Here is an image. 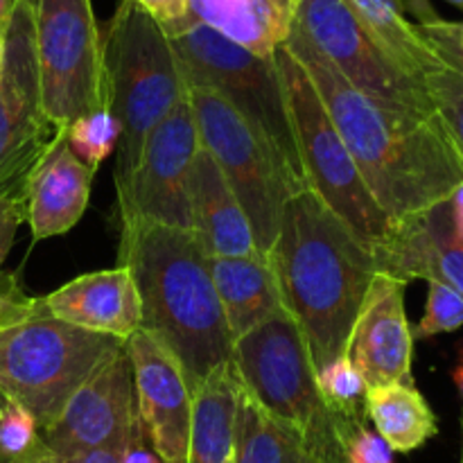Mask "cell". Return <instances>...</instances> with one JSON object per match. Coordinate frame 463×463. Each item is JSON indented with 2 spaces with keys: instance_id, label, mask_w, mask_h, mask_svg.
Listing matches in <instances>:
<instances>
[{
  "instance_id": "1f68e13d",
  "label": "cell",
  "mask_w": 463,
  "mask_h": 463,
  "mask_svg": "<svg viewBox=\"0 0 463 463\" xmlns=\"http://www.w3.org/2000/svg\"><path fill=\"white\" fill-rule=\"evenodd\" d=\"M36 310H39V298L27 297L18 285L16 276L5 274L0 269V330L30 319L36 315Z\"/></svg>"
},
{
  "instance_id": "d590c367",
  "label": "cell",
  "mask_w": 463,
  "mask_h": 463,
  "mask_svg": "<svg viewBox=\"0 0 463 463\" xmlns=\"http://www.w3.org/2000/svg\"><path fill=\"white\" fill-rule=\"evenodd\" d=\"M147 14H152L163 27H172L188 18V0H136Z\"/></svg>"
},
{
  "instance_id": "e575fe53",
  "label": "cell",
  "mask_w": 463,
  "mask_h": 463,
  "mask_svg": "<svg viewBox=\"0 0 463 463\" xmlns=\"http://www.w3.org/2000/svg\"><path fill=\"white\" fill-rule=\"evenodd\" d=\"M23 222H25V197L0 194V265L9 256V249Z\"/></svg>"
},
{
  "instance_id": "8992f818",
  "label": "cell",
  "mask_w": 463,
  "mask_h": 463,
  "mask_svg": "<svg viewBox=\"0 0 463 463\" xmlns=\"http://www.w3.org/2000/svg\"><path fill=\"white\" fill-rule=\"evenodd\" d=\"M188 89L220 95L279 161L292 193L306 190L288 111V95L274 57H258L220 32L184 18L165 27Z\"/></svg>"
},
{
  "instance_id": "ba28073f",
  "label": "cell",
  "mask_w": 463,
  "mask_h": 463,
  "mask_svg": "<svg viewBox=\"0 0 463 463\" xmlns=\"http://www.w3.org/2000/svg\"><path fill=\"white\" fill-rule=\"evenodd\" d=\"M125 351V342L52 319L43 310L0 330V393L48 428L72 393Z\"/></svg>"
},
{
  "instance_id": "484cf974",
  "label": "cell",
  "mask_w": 463,
  "mask_h": 463,
  "mask_svg": "<svg viewBox=\"0 0 463 463\" xmlns=\"http://www.w3.org/2000/svg\"><path fill=\"white\" fill-rule=\"evenodd\" d=\"M242 387V384H240ZM231 463H321L294 434L280 428L247 392H240Z\"/></svg>"
},
{
  "instance_id": "e0dca14e",
  "label": "cell",
  "mask_w": 463,
  "mask_h": 463,
  "mask_svg": "<svg viewBox=\"0 0 463 463\" xmlns=\"http://www.w3.org/2000/svg\"><path fill=\"white\" fill-rule=\"evenodd\" d=\"M39 307L63 324L122 342L138 333L143 324L138 288L125 265L77 276L39 298Z\"/></svg>"
},
{
  "instance_id": "5b68a950",
  "label": "cell",
  "mask_w": 463,
  "mask_h": 463,
  "mask_svg": "<svg viewBox=\"0 0 463 463\" xmlns=\"http://www.w3.org/2000/svg\"><path fill=\"white\" fill-rule=\"evenodd\" d=\"M233 369L244 392L321 463H346V439L362 420L328 410L297 321L271 317L233 342Z\"/></svg>"
},
{
  "instance_id": "bcb514c9",
  "label": "cell",
  "mask_w": 463,
  "mask_h": 463,
  "mask_svg": "<svg viewBox=\"0 0 463 463\" xmlns=\"http://www.w3.org/2000/svg\"><path fill=\"white\" fill-rule=\"evenodd\" d=\"M448 3H450V5H455V7L463 9V0H448Z\"/></svg>"
},
{
  "instance_id": "5bb4252c",
  "label": "cell",
  "mask_w": 463,
  "mask_h": 463,
  "mask_svg": "<svg viewBox=\"0 0 463 463\" xmlns=\"http://www.w3.org/2000/svg\"><path fill=\"white\" fill-rule=\"evenodd\" d=\"M136 425L134 375L127 353L90 375L63 405L41 439L59 461L111 443L129 441Z\"/></svg>"
},
{
  "instance_id": "c3c4849f",
  "label": "cell",
  "mask_w": 463,
  "mask_h": 463,
  "mask_svg": "<svg viewBox=\"0 0 463 463\" xmlns=\"http://www.w3.org/2000/svg\"><path fill=\"white\" fill-rule=\"evenodd\" d=\"M459 463H463V448H461V461Z\"/></svg>"
},
{
  "instance_id": "7a4b0ae2",
  "label": "cell",
  "mask_w": 463,
  "mask_h": 463,
  "mask_svg": "<svg viewBox=\"0 0 463 463\" xmlns=\"http://www.w3.org/2000/svg\"><path fill=\"white\" fill-rule=\"evenodd\" d=\"M285 312L297 321L315 371L346 353L378 267L355 235L310 188L292 194L267 253Z\"/></svg>"
},
{
  "instance_id": "f1b7e54d",
  "label": "cell",
  "mask_w": 463,
  "mask_h": 463,
  "mask_svg": "<svg viewBox=\"0 0 463 463\" xmlns=\"http://www.w3.org/2000/svg\"><path fill=\"white\" fill-rule=\"evenodd\" d=\"M423 86L463 156V75L441 63L425 72Z\"/></svg>"
},
{
  "instance_id": "7dc6e473",
  "label": "cell",
  "mask_w": 463,
  "mask_h": 463,
  "mask_svg": "<svg viewBox=\"0 0 463 463\" xmlns=\"http://www.w3.org/2000/svg\"><path fill=\"white\" fill-rule=\"evenodd\" d=\"M289 3H292V5H294V9H297V5L301 3V0H289Z\"/></svg>"
},
{
  "instance_id": "8fae6325",
  "label": "cell",
  "mask_w": 463,
  "mask_h": 463,
  "mask_svg": "<svg viewBox=\"0 0 463 463\" xmlns=\"http://www.w3.org/2000/svg\"><path fill=\"white\" fill-rule=\"evenodd\" d=\"M59 134L41 102L30 5L16 0L0 61V194L25 197L32 170Z\"/></svg>"
},
{
  "instance_id": "ffe728a7",
  "label": "cell",
  "mask_w": 463,
  "mask_h": 463,
  "mask_svg": "<svg viewBox=\"0 0 463 463\" xmlns=\"http://www.w3.org/2000/svg\"><path fill=\"white\" fill-rule=\"evenodd\" d=\"M190 233L208 258L256 256L251 224L211 152L199 147L190 172Z\"/></svg>"
},
{
  "instance_id": "ab89813d",
  "label": "cell",
  "mask_w": 463,
  "mask_h": 463,
  "mask_svg": "<svg viewBox=\"0 0 463 463\" xmlns=\"http://www.w3.org/2000/svg\"><path fill=\"white\" fill-rule=\"evenodd\" d=\"M448 213H450L452 238L463 244V181L459 184V188L452 193L450 202H448Z\"/></svg>"
},
{
  "instance_id": "f546056e",
  "label": "cell",
  "mask_w": 463,
  "mask_h": 463,
  "mask_svg": "<svg viewBox=\"0 0 463 463\" xmlns=\"http://www.w3.org/2000/svg\"><path fill=\"white\" fill-rule=\"evenodd\" d=\"M463 328V297L448 285L430 280L425 315L411 333L414 339H430L434 335L455 333Z\"/></svg>"
},
{
  "instance_id": "7bdbcfd3",
  "label": "cell",
  "mask_w": 463,
  "mask_h": 463,
  "mask_svg": "<svg viewBox=\"0 0 463 463\" xmlns=\"http://www.w3.org/2000/svg\"><path fill=\"white\" fill-rule=\"evenodd\" d=\"M455 384H457V389H459V393H461V398H463V355H461V362H459V366H457L455 369Z\"/></svg>"
},
{
  "instance_id": "7c38bea8",
  "label": "cell",
  "mask_w": 463,
  "mask_h": 463,
  "mask_svg": "<svg viewBox=\"0 0 463 463\" xmlns=\"http://www.w3.org/2000/svg\"><path fill=\"white\" fill-rule=\"evenodd\" d=\"M292 25L366 98L405 111H434L425 86L392 61L342 0H301Z\"/></svg>"
},
{
  "instance_id": "9a60e30c",
  "label": "cell",
  "mask_w": 463,
  "mask_h": 463,
  "mask_svg": "<svg viewBox=\"0 0 463 463\" xmlns=\"http://www.w3.org/2000/svg\"><path fill=\"white\" fill-rule=\"evenodd\" d=\"M125 353L134 375L136 419L161 463H185L193 392L176 357L145 330L131 335Z\"/></svg>"
},
{
  "instance_id": "836d02e7",
  "label": "cell",
  "mask_w": 463,
  "mask_h": 463,
  "mask_svg": "<svg viewBox=\"0 0 463 463\" xmlns=\"http://www.w3.org/2000/svg\"><path fill=\"white\" fill-rule=\"evenodd\" d=\"M416 14L420 16V21L416 23V27H419V32L423 34L425 41L446 45V48L455 50L457 54H461L463 57V23L443 21V18H439L428 5H425L423 9H419Z\"/></svg>"
},
{
  "instance_id": "d4e9b609",
  "label": "cell",
  "mask_w": 463,
  "mask_h": 463,
  "mask_svg": "<svg viewBox=\"0 0 463 463\" xmlns=\"http://www.w3.org/2000/svg\"><path fill=\"white\" fill-rule=\"evenodd\" d=\"M364 414L392 452L402 455L419 450L439 432L432 407L414 384L366 389Z\"/></svg>"
},
{
  "instance_id": "3957f363",
  "label": "cell",
  "mask_w": 463,
  "mask_h": 463,
  "mask_svg": "<svg viewBox=\"0 0 463 463\" xmlns=\"http://www.w3.org/2000/svg\"><path fill=\"white\" fill-rule=\"evenodd\" d=\"M118 265L131 271L143 303L140 330L184 369L190 392L233 355V337L211 276V260L190 231L120 222Z\"/></svg>"
},
{
  "instance_id": "4fadbf2b",
  "label": "cell",
  "mask_w": 463,
  "mask_h": 463,
  "mask_svg": "<svg viewBox=\"0 0 463 463\" xmlns=\"http://www.w3.org/2000/svg\"><path fill=\"white\" fill-rule=\"evenodd\" d=\"M199 140L193 107L185 98L149 134L129 185L118 194V220H143L190 231V172Z\"/></svg>"
},
{
  "instance_id": "6da1fadb",
  "label": "cell",
  "mask_w": 463,
  "mask_h": 463,
  "mask_svg": "<svg viewBox=\"0 0 463 463\" xmlns=\"http://www.w3.org/2000/svg\"><path fill=\"white\" fill-rule=\"evenodd\" d=\"M283 45L306 68L389 220L401 224L450 202L463 181V156L437 111H405L366 98L294 25Z\"/></svg>"
},
{
  "instance_id": "cb8c5ba5",
  "label": "cell",
  "mask_w": 463,
  "mask_h": 463,
  "mask_svg": "<svg viewBox=\"0 0 463 463\" xmlns=\"http://www.w3.org/2000/svg\"><path fill=\"white\" fill-rule=\"evenodd\" d=\"M348 12L405 75L423 84L425 72L441 66L434 50L405 14L402 0H342Z\"/></svg>"
},
{
  "instance_id": "83f0119b",
  "label": "cell",
  "mask_w": 463,
  "mask_h": 463,
  "mask_svg": "<svg viewBox=\"0 0 463 463\" xmlns=\"http://www.w3.org/2000/svg\"><path fill=\"white\" fill-rule=\"evenodd\" d=\"M317 384L330 411L351 423L362 420L360 410H364L366 384L346 355H339L328 366L317 371Z\"/></svg>"
},
{
  "instance_id": "ee69618b",
  "label": "cell",
  "mask_w": 463,
  "mask_h": 463,
  "mask_svg": "<svg viewBox=\"0 0 463 463\" xmlns=\"http://www.w3.org/2000/svg\"><path fill=\"white\" fill-rule=\"evenodd\" d=\"M3 45H5V30H0V61H3Z\"/></svg>"
},
{
  "instance_id": "30bf717a",
  "label": "cell",
  "mask_w": 463,
  "mask_h": 463,
  "mask_svg": "<svg viewBox=\"0 0 463 463\" xmlns=\"http://www.w3.org/2000/svg\"><path fill=\"white\" fill-rule=\"evenodd\" d=\"M188 99L202 147L217 161L251 224L258 251L267 256L279 235L285 203L294 194L279 161L220 95L188 89Z\"/></svg>"
},
{
  "instance_id": "b9f144b4",
  "label": "cell",
  "mask_w": 463,
  "mask_h": 463,
  "mask_svg": "<svg viewBox=\"0 0 463 463\" xmlns=\"http://www.w3.org/2000/svg\"><path fill=\"white\" fill-rule=\"evenodd\" d=\"M14 7H16V0H0V30H5L12 18Z\"/></svg>"
},
{
  "instance_id": "52a82bcc",
  "label": "cell",
  "mask_w": 463,
  "mask_h": 463,
  "mask_svg": "<svg viewBox=\"0 0 463 463\" xmlns=\"http://www.w3.org/2000/svg\"><path fill=\"white\" fill-rule=\"evenodd\" d=\"M274 59L288 95V111L306 185L373 256L389 240L396 222L384 215L366 188L306 68L285 45L276 50Z\"/></svg>"
},
{
  "instance_id": "ac0fdd59",
  "label": "cell",
  "mask_w": 463,
  "mask_h": 463,
  "mask_svg": "<svg viewBox=\"0 0 463 463\" xmlns=\"http://www.w3.org/2000/svg\"><path fill=\"white\" fill-rule=\"evenodd\" d=\"M373 260L380 274L405 283L437 280L463 297V244L452 238L448 203L393 226Z\"/></svg>"
},
{
  "instance_id": "4316f807",
  "label": "cell",
  "mask_w": 463,
  "mask_h": 463,
  "mask_svg": "<svg viewBox=\"0 0 463 463\" xmlns=\"http://www.w3.org/2000/svg\"><path fill=\"white\" fill-rule=\"evenodd\" d=\"M66 140L75 156L90 167L99 170L104 161L111 156L120 143V127L109 109H98L93 113L77 118L66 129Z\"/></svg>"
},
{
  "instance_id": "44dd1931",
  "label": "cell",
  "mask_w": 463,
  "mask_h": 463,
  "mask_svg": "<svg viewBox=\"0 0 463 463\" xmlns=\"http://www.w3.org/2000/svg\"><path fill=\"white\" fill-rule=\"evenodd\" d=\"M217 298L231 337L240 339L253 328L285 312L279 279L269 256L208 258Z\"/></svg>"
},
{
  "instance_id": "f6af8a7d",
  "label": "cell",
  "mask_w": 463,
  "mask_h": 463,
  "mask_svg": "<svg viewBox=\"0 0 463 463\" xmlns=\"http://www.w3.org/2000/svg\"><path fill=\"white\" fill-rule=\"evenodd\" d=\"M7 405H9V401L3 396V393H0V414H3V410H5V407H7Z\"/></svg>"
},
{
  "instance_id": "603a6c76",
  "label": "cell",
  "mask_w": 463,
  "mask_h": 463,
  "mask_svg": "<svg viewBox=\"0 0 463 463\" xmlns=\"http://www.w3.org/2000/svg\"><path fill=\"white\" fill-rule=\"evenodd\" d=\"M240 392L233 362L213 371L202 387L194 389L185 463H231Z\"/></svg>"
},
{
  "instance_id": "4dcf8cb0",
  "label": "cell",
  "mask_w": 463,
  "mask_h": 463,
  "mask_svg": "<svg viewBox=\"0 0 463 463\" xmlns=\"http://www.w3.org/2000/svg\"><path fill=\"white\" fill-rule=\"evenodd\" d=\"M41 439L34 416L9 401L0 414V455L18 457L30 450Z\"/></svg>"
},
{
  "instance_id": "2e32d148",
  "label": "cell",
  "mask_w": 463,
  "mask_h": 463,
  "mask_svg": "<svg viewBox=\"0 0 463 463\" xmlns=\"http://www.w3.org/2000/svg\"><path fill=\"white\" fill-rule=\"evenodd\" d=\"M405 280L375 274L360 307L346 353L366 389L387 384H414V333L405 312Z\"/></svg>"
},
{
  "instance_id": "7402d4cb",
  "label": "cell",
  "mask_w": 463,
  "mask_h": 463,
  "mask_svg": "<svg viewBox=\"0 0 463 463\" xmlns=\"http://www.w3.org/2000/svg\"><path fill=\"white\" fill-rule=\"evenodd\" d=\"M188 18L258 57H274L292 32L289 0H188Z\"/></svg>"
},
{
  "instance_id": "74e56055",
  "label": "cell",
  "mask_w": 463,
  "mask_h": 463,
  "mask_svg": "<svg viewBox=\"0 0 463 463\" xmlns=\"http://www.w3.org/2000/svg\"><path fill=\"white\" fill-rule=\"evenodd\" d=\"M122 463H161V459L156 457V452L149 450V448L145 446V434L143 430H140L138 419H136L129 446H127L125 455H122Z\"/></svg>"
},
{
  "instance_id": "277c9868",
  "label": "cell",
  "mask_w": 463,
  "mask_h": 463,
  "mask_svg": "<svg viewBox=\"0 0 463 463\" xmlns=\"http://www.w3.org/2000/svg\"><path fill=\"white\" fill-rule=\"evenodd\" d=\"M104 104L120 127L116 193L138 167L149 134L188 98L184 71L165 27L136 0H120L102 30Z\"/></svg>"
},
{
  "instance_id": "d6986e66",
  "label": "cell",
  "mask_w": 463,
  "mask_h": 463,
  "mask_svg": "<svg viewBox=\"0 0 463 463\" xmlns=\"http://www.w3.org/2000/svg\"><path fill=\"white\" fill-rule=\"evenodd\" d=\"M93 179L95 172L75 156L66 131L59 134L27 179L25 222L34 242L75 229L90 202Z\"/></svg>"
},
{
  "instance_id": "f35d334b",
  "label": "cell",
  "mask_w": 463,
  "mask_h": 463,
  "mask_svg": "<svg viewBox=\"0 0 463 463\" xmlns=\"http://www.w3.org/2000/svg\"><path fill=\"white\" fill-rule=\"evenodd\" d=\"M0 463H61V461L50 452V448L45 446L43 439H39V441H36L30 450L23 452V455L18 457L0 455Z\"/></svg>"
},
{
  "instance_id": "60d3db41",
  "label": "cell",
  "mask_w": 463,
  "mask_h": 463,
  "mask_svg": "<svg viewBox=\"0 0 463 463\" xmlns=\"http://www.w3.org/2000/svg\"><path fill=\"white\" fill-rule=\"evenodd\" d=\"M428 43H430V41H428ZM430 48L434 50V54H437L439 61H441L443 66L452 68V71L461 72V75H463V57H461V54H457L455 50L446 48V45H441V43H430Z\"/></svg>"
},
{
  "instance_id": "d6a6232c",
  "label": "cell",
  "mask_w": 463,
  "mask_h": 463,
  "mask_svg": "<svg viewBox=\"0 0 463 463\" xmlns=\"http://www.w3.org/2000/svg\"><path fill=\"white\" fill-rule=\"evenodd\" d=\"M346 463H396L393 452L378 432L362 423L353 428L346 439Z\"/></svg>"
},
{
  "instance_id": "9c48e42d",
  "label": "cell",
  "mask_w": 463,
  "mask_h": 463,
  "mask_svg": "<svg viewBox=\"0 0 463 463\" xmlns=\"http://www.w3.org/2000/svg\"><path fill=\"white\" fill-rule=\"evenodd\" d=\"M48 120L66 131L104 104L102 30L90 0H27Z\"/></svg>"
},
{
  "instance_id": "8d00e7d4",
  "label": "cell",
  "mask_w": 463,
  "mask_h": 463,
  "mask_svg": "<svg viewBox=\"0 0 463 463\" xmlns=\"http://www.w3.org/2000/svg\"><path fill=\"white\" fill-rule=\"evenodd\" d=\"M127 446H129V441L111 443V446L98 448V450L81 452V455L63 459L61 463H122V455H125Z\"/></svg>"
}]
</instances>
